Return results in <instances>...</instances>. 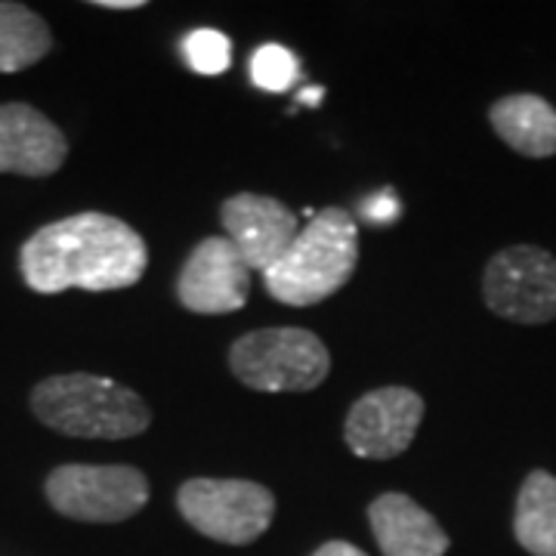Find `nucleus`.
I'll use <instances>...</instances> for the list:
<instances>
[{
  "instance_id": "obj_1",
  "label": "nucleus",
  "mask_w": 556,
  "mask_h": 556,
  "mask_svg": "<svg viewBox=\"0 0 556 556\" xmlns=\"http://www.w3.org/2000/svg\"><path fill=\"white\" fill-rule=\"evenodd\" d=\"M149 248L134 226L87 211L40 226L22 244L20 269L38 294H62L68 288L118 291L146 276Z\"/></svg>"
},
{
  "instance_id": "obj_2",
  "label": "nucleus",
  "mask_w": 556,
  "mask_h": 556,
  "mask_svg": "<svg viewBox=\"0 0 556 556\" xmlns=\"http://www.w3.org/2000/svg\"><path fill=\"white\" fill-rule=\"evenodd\" d=\"M358 263V226L340 207H325L300 229L288 254L263 273L269 298L288 306L321 303L353 278Z\"/></svg>"
},
{
  "instance_id": "obj_3",
  "label": "nucleus",
  "mask_w": 556,
  "mask_h": 556,
  "mask_svg": "<svg viewBox=\"0 0 556 556\" xmlns=\"http://www.w3.org/2000/svg\"><path fill=\"white\" fill-rule=\"evenodd\" d=\"M31 412L43 427L62 437L130 439L152 424L142 399L109 378L56 375L31 390Z\"/></svg>"
},
{
  "instance_id": "obj_4",
  "label": "nucleus",
  "mask_w": 556,
  "mask_h": 556,
  "mask_svg": "<svg viewBox=\"0 0 556 556\" xmlns=\"http://www.w3.org/2000/svg\"><path fill=\"white\" fill-rule=\"evenodd\" d=\"M229 368L257 393H309L328 378L331 353L306 328H260L232 343Z\"/></svg>"
},
{
  "instance_id": "obj_5",
  "label": "nucleus",
  "mask_w": 556,
  "mask_h": 556,
  "mask_svg": "<svg viewBox=\"0 0 556 556\" xmlns=\"http://www.w3.org/2000/svg\"><path fill=\"white\" fill-rule=\"evenodd\" d=\"M182 519L219 544H251L276 517V497L251 479H186L177 492Z\"/></svg>"
},
{
  "instance_id": "obj_6",
  "label": "nucleus",
  "mask_w": 556,
  "mask_h": 556,
  "mask_svg": "<svg viewBox=\"0 0 556 556\" xmlns=\"http://www.w3.org/2000/svg\"><path fill=\"white\" fill-rule=\"evenodd\" d=\"M43 492L62 517L80 522H124L149 504V479L127 464H65L47 477Z\"/></svg>"
},
{
  "instance_id": "obj_7",
  "label": "nucleus",
  "mask_w": 556,
  "mask_h": 556,
  "mask_svg": "<svg viewBox=\"0 0 556 556\" xmlns=\"http://www.w3.org/2000/svg\"><path fill=\"white\" fill-rule=\"evenodd\" d=\"M482 298L495 316L510 318L519 325L554 321L556 257L532 244H517V248L501 251L485 266Z\"/></svg>"
},
{
  "instance_id": "obj_8",
  "label": "nucleus",
  "mask_w": 556,
  "mask_h": 556,
  "mask_svg": "<svg viewBox=\"0 0 556 556\" xmlns=\"http://www.w3.org/2000/svg\"><path fill=\"white\" fill-rule=\"evenodd\" d=\"M424 420V399L408 387H380L353 402L343 439L350 452L365 460H390L402 455Z\"/></svg>"
},
{
  "instance_id": "obj_9",
  "label": "nucleus",
  "mask_w": 556,
  "mask_h": 556,
  "mask_svg": "<svg viewBox=\"0 0 556 556\" xmlns=\"http://www.w3.org/2000/svg\"><path fill=\"white\" fill-rule=\"evenodd\" d=\"M251 294V266L226 236L204 239L179 269L177 298L189 313L223 316L236 313Z\"/></svg>"
},
{
  "instance_id": "obj_10",
  "label": "nucleus",
  "mask_w": 556,
  "mask_h": 556,
  "mask_svg": "<svg viewBox=\"0 0 556 556\" xmlns=\"http://www.w3.org/2000/svg\"><path fill=\"white\" fill-rule=\"evenodd\" d=\"M219 223L226 229V239L239 248L244 263L260 273L273 269L300 236L298 217L288 204L251 192L223 201Z\"/></svg>"
},
{
  "instance_id": "obj_11",
  "label": "nucleus",
  "mask_w": 556,
  "mask_h": 556,
  "mask_svg": "<svg viewBox=\"0 0 556 556\" xmlns=\"http://www.w3.org/2000/svg\"><path fill=\"white\" fill-rule=\"evenodd\" d=\"M68 155V139L35 105H0V174L50 177Z\"/></svg>"
},
{
  "instance_id": "obj_12",
  "label": "nucleus",
  "mask_w": 556,
  "mask_h": 556,
  "mask_svg": "<svg viewBox=\"0 0 556 556\" xmlns=\"http://www.w3.org/2000/svg\"><path fill=\"white\" fill-rule=\"evenodd\" d=\"M368 522L383 556H445L448 535L417 501L387 492L368 507Z\"/></svg>"
},
{
  "instance_id": "obj_13",
  "label": "nucleus",
  "mask_w": 556,
  "mask_h": 556,
  "mask_svg": "<svg viewBox=\"0 0 556 556\" xmlns=\"http://www.w3.org/2000/svg\"><path fill=\"white\" fill-rule=\"evenodd\" d=\"M489 121L514 152L526 159L556 155V109L535 93L504 97L492 105Z\"/></svg>"
},
{
  "instance_id": "obj_14",
  "label": "nucleus",
  "mask_w": 556,
  "mask_h": 556,
  "mask_svg": "<svg viewBox=\"0 0 556 556\" xmlns=\"http://www.w3.org/2000/svg\"><path fill=\"white\" fill-rule=\"evenodd\" d=\"M514 535L532 556H556V477L529 473L517 497Z\"/></svg>"
},
{
  "instance_id": "obj_15",
  "label": "nucleus",
  "mask_w": 556,
  "mask_h": 556,
  "mask_svg": "<svg viewBox=\"0 0 556 556\" xmlns=\"http://www.w3.org/2000/svg\"><path fill=\"white\" fill-rule=\"evenodd\" d=\"M53 47L50 25L25 3H0V72L13 75L40 62Z\"/></svg>"
},
{
  "instance_id": "obj_16",
  "label": "nucleus",
  "mask_w": 556,
  "mask_h": 556,
  "mask_svg": "<svg viewBox=\"0 0 556 556\" xmlns=\"http://www.w3.org/2000/svg\"><path fill=\"white\" fill-rule=\"evenodd\" d=\"M182 53L192 72L199 75H223L232 65V43L223 31L199 28L182 40Z\"/></svg>"
},
{
  "instance_id": "obj_17",
  "label": "nucleus",
  "mask_w": 556,
  "mask_h": 556,
  "mask_svg": "<svg viewBox=\"0 0 556 556\" xmlns=\"http://www.w3.org/2000/svg\"><path fill=\"white\" fill-rule=\"evenodd\" d=\"M300 75V65L294 60L291 50L278 47V43H266L260 47L251 60V80L257 84L260 90H273V93H281L288 90Z\"/></svg>"
},
{
  "instance_id": "obj_18",
  "label": "nucleus",
  "mask_w": 556,
  "mask_h": 556,
  "mask_svg": "<svg viewBox=\"0 0 556 556\" xmlns=\"http://www.w3.org/2000/svg\"><path fill=\"white\" fill-rule=\"evenodd\" d=\"M399 217V201L393 192H380L375 199L365 201V219L371 223H390Z\"/></svg>"
},
{
  "instance_id": "obj_19",
  "label": "nucleus",
  "mask_w": 556,
  "mask_h": 556,
  "mask_svg": "<svg viewBox=\"0 0 556 556\" xmlns=\"http://www.w3.org/2000/svg\"><path fill=\"white\" fill-rule=\"evenodd\" d=\"M313 556H368L365 551H358L356 544H350V541H328V544H321Z\"/></svg>"
},
{
  "instance_id": "obj_20",
  "label": "nucleus",
  "mask_w": 556,
  "mask_h": 556,
  "mask_svg": "<svg viewBox=\"0 0 556 556\" xmlns=\"http://www.w3.org/2000/svg\"><path fill=\"white\" fill-rule=\"evenodd\" d=\"M325 97V90L321 87H306V90H300L298 93V102L300 105H318Z\"/></svg>"
},
{
  "instance_id": "obj_21",
  "label": "nucleus",
  "mask_w": 556,
  "mask_h": 556,
  "mask_svg": "<svg viewBox=\"0 0 556 556\" xmlns=\"http://www.w3.org/2000/svg\"><path fill=\"white\" fill-rule=\"evenodd\" d=\"M97 7H105V10H139L142 0H97Z\"/></svg>"
}]
</instances>
